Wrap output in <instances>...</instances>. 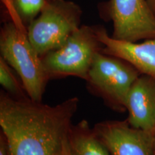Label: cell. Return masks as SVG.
<instances>
[{
	"label": "cell",
	"instance_id": "cell-14",
	"mask_svg": "<svg viewBox=\"0 0 155 155\" xmlns=\"http://www.w3.org/2000/svg\"><path fill=\"white\" fill-rule=\"evenodd\" d=\"M147 2L150 7L151 9H152V12L155 15V0H147Z\"/></svg>",
	"mask_w": 155,
	"mask_h": 155
},
{
	"label": "cell",
	"instance_id": "cell-7",
	"mask_svg": "<svg viewBox=\"0 0 155 155\" xmlns=\"http://www.w3.org/2000/svg\"><path fill=\"white\" fill-rule=\"evenodd\" d=\"M93 129L111 155H154L153 133L132 127L127 119L99 122Z\"/></svg>",
	"mask_w": 155,
	"mask_h": 155
},
{
	"label": "cell",
	"instance_id": "cell-5",
	"mask_svg": "<svg viewBox=\"0 0 155 155\" xmlns=\"http://www.w3.org/2000/svg\"><path fill=\"white\" fill-rule=\"evenodd\" d=\"M82 11L68 0H47L41 12L27 27L28 36L40 57L63 45L80 28Z\"/></svg>",
	"mask_w": 155,
	"mask_h": 155
},
{
	"label": "cell",
	"instance_id": "cell-15",
	"mask_svg": "<svg viewBox=\"0 0 155 155\" xmlns=\"http://www.w3.org/2000/svg\"><path fill=\"white\" fill-rule=\"evenodd\" d=\"M152 133H153V137H154V155H155V126Z\"/></svg>",
	"mask_w": 155,
	"mask_h": 155
},
{
	"label": "cell",
	"instance_id": "cell-11",
	"mask_svg": "<svg viewBox=\"0 0 155 155\" xmlns=\"http://www.w3.org/2000/svg\"><path fill=\"white\" fill-rule=\"evenodd\" d=\"M0 84L11 96L18 99H25L28 96L22 81L15 74L14 70L2 58H0Z\"/></svg>",
	"mask_w": 155,
	"mask_h": 155
},
{
	"label": "cell",
	"instance_id": "cell-9",
	"mask_svg": "<svg viewBox=\"0 0 155 155\" xmlns=\"http://www.w3.org/2000/svg\"><path fill=\"white\" fill-rule=\"evenodd\" d=\"M127 121L132 127L153 131L155 126V78L141 74L127 97Z\"/></svg>",
	"mask_w": 155,
	"mask_h": 155
},
{
	"label": "cell",
	"instance_id": "cell-6",
	"mask_svg": "<svg viewBox=\"0 0 155 155\" xmlns=\"http://www.w3.org/2000/svg\"><path fill=\"white\" fill-rule=\"evenodd\" d=\"M108 11L112 38L129 42L155 38V15L147 0H110Z\"/></svg>",
	"mask_w": 155,
	"mask_h": 155
},
{
	"label": "cell",
	"instance_id": "cell-8",
	"mask_svg": "<svg viewBox=\"0 0 155 155\" xmlns=\"http://www.w3.org/2000/svg\"><path fill=\"white\" fill-rule=\"evenodd\" d=\"M96 31L103 45V53L121 58L131 64L141 74L155 78V38L138 43L116 40L108 35L103 27H96Z\"/></svg>",
	"mask_w": 155,
	"mask_h": 155
},
{
	"label": "cell",
	"instance_id": "cell-2",
	"mask_svg": "<svg viewBox=\"0 0 155 155\" xmlns=\"http://www.w3.org/2000/svg\"><path fill=\"white\" fill-rule=\"evenodd\" d=\"M2 1L10 21L5 23L1 30V57L18 75L30 99L42 102L46 85L50 81L42 58L31 44L26 25L17 15L11 0Z\"/></svg>",
	"mask_w": 155,
	"mask_h": 155
},
{
	"label": "cell",
	"instance_id": "cell-13",
	"mask_svg": "<svg viewBox=\"0 0 155 155\" xmlns=\"http://www.w3.org/2000/svg\"><path fill=\"white\" fill-rule=\"evenodd\" d=\"M0 155H7L5 140L2 134L0 135Z\"/></svg>",
	"mask_w": 155,
	"mask_h": 155
},
{
	"label": "cell",
	"instance_id": "cell-3",
	"mask_svg": "<svg viewBox=\"0 0 155 155\" xmlns=\"http://www.w3.org/2000/svg\"><path fill=\"white\" fill-rule=\"evenodd\" d=\"M141 73L121 58L99 52L89 71L86 86L91 94L99 97L114 111H127V97Z\"/></svg>",
	"mask_w": 155,
	"mask_h": 155
},
{
	"label": "cell",
	"instance_id": "cell-10",
	"mask_svg": "<svg viewBox=\"0 0 155 155\" xmlns=\"http://www.w3.org/2000/svg\"><path fill=\"white\" fill-rule=\"evenodd\" d=\"M67 155H111L95 134L88 122L82 120L72 126Z\"/></svg>",
	"mask_w": 155,
	"mask_h": 155
},
{
	"label": "cell",
	"instance_id": "cell-1",
	"mask_svg": "<svg viewBox=\"0 0 155 155\" xmlns=\"http://www.w3.org/2000/svg\"><path fill=\"white\" fill-rule=\"evenodd\" d=\"M79 99L55 106L0 94V127L7 155H67Z\"/></svg>",
	"mask_w": 155,
	"mask_h": 155
},
{
	"label": "cell",
	"instance_id": "cell-4",
	"mask_svg": "<svg viewBox=\"0 0 155 155\" xmlns=\"http://www.w3.org/2000/svg\"><path fill=\"white\" fill-rule=\"evenodd\" d=\"M102 48L96 27L83 25L61 48L42 55V64L50 80L74 76L86 81L95 57Z\"/></svg>",
	"mask_w": 155,
	"mask_h": 155
},
{
	"label": "cell",
	"instance_id": "cell-12",
	"mask_svg": "<svg viewBox=\"0 0 155 155\" xmlns=\"http://www.w3.org/2000/svg\"><path fill=\"white\" fill-rule=\"evenodd\" d=\"M11 2L19 18L28 26L41 12L47 0H11Z\"/></svg>",
	"mask_w": 155,
	"mask_h": 155
}]
</instances>
